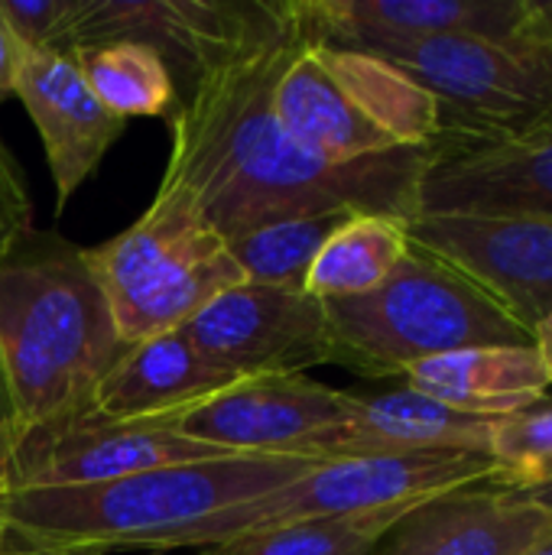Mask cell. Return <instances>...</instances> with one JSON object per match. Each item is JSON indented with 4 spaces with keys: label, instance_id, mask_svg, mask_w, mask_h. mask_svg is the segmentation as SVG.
Here are the masks:
<instances>
[{
    "label": "cell",
    "instance_id": "5b68a950",
    "mask_svg": "<svg viewBox=\"0 0 552 555\" xmlns=\"http://www.w3.org/2000/svg\"><path fill=\"white\" fill-rule=\"evenodd\" d=\"M124 345L179 332L215 296L244 283L228 241L179 189H156L150 208L117 237L88 247Z\"/></svg>",
    "mask_w": 552,
    "mask_h": 555
},
{
    "label": "cell",
    "instance_id": "2e32d148",
    "mask_svg": "<svg viewBox=\"0 0 552 555\" xmlns=\"http://www.w3.org/2000/svg\"><path fill=\"white\" fill-rule=\"evenodd\" d=\"M495 423L442 406L410 387L387 393H351L348 423L325 442L322 459L374 452H472L491 455Z\"/></svg>",
    "mask_w": 552,
    "mask_h": 555
},
{
    "label": "cell",
    "instance_id": "d4e9b609",
    "mask_svg": "<svg viewBox=\"0 0 552 555\" xmlns=\"http://www.w3.org/2000/svg\"><path fill=\"white\" fill-rule=\"evenodd\" d=\"M407 511L368 514V517H316L280 527L241 533L221 546L198 555H371L384 533Z\"/></svg>",
    "mask_w": 552,
    "mask_h": 555
},
{
    "label": "cell",
    "instance_id": "52a82bcc",
    "mask_svg": "<svg viewBox=\"0 0 552 555\" xmlns=\"http://www.w3.org/2000/svg\"><path fill=\"white\" fill-rule=\"evenodd\" d=\"M491 455L472 452H374L319 459L286 488L228 511L221 517V543L293 520L410 511L452 488L491 481Z\"/></svg>",
    "mask_w": 552,
    "mask_h": 555
},
{
    "label": "cell",
    "instance_id": "1f68e13d",
    "mask_svg": "<svg viewBox=\"0 0 552 555\" xmlns=\"http://www.w3.org/2000/svg\"><path fill=\"white\" fill-rule=\"evenodd\" d=\"M0 429H10V433L16 436V416H13V400H10V387H7L3 361H0Z\"/></svg>",
    "mask_w": 552,
    "mask_h": 555
},
{
    "label": "cell",
    "instance_id": "7402d4cb",
    "mask_svg": "<svg viewBox=\"0 0 552 555\" xmlns=\"http://www.w3.org/2000/svg\"><path fill=\"white\" fill-rule=\"evenodd\" d=\"M72 59L78 62L98 101L120 120L130 117H163L169 124L176 120L182 107V94L166 59L153 46L133 39H107V42L75 46Z\"/></svg>",
    "mask_w": 552,
    "mask_h": 555
},
{
    "label": "cell",
    "instance_id": "484cf974",
    "mask_svg": "<svg viewBox=\"0 0 552 555\" xmlns=\"http://www.w3.org/2000/svg\"><path fill=\"white\" fill-rule=\"evenodd\" d=\"M491 481L508 491L552 485V397H540L514 416L495 423Z\"/></svg>",
    "mask_w": 552,
    "mask_h": 555
},
{
    "label": "cell",
    "instance_id": "8d00e7d4",
    "mask_svg": "<svg viewBox=\"0 0 552 555\" xmlns=\"http://www.w3.org/2000/svg\"><path fill=\"white\" fill-rule=\"evenodd\" d=\"M0 555H23V553H13V550H3V553Z\"/></svg>",
    "mask_w": 552,
    "mask_h": 555
},
{
    "label": "cell",
    "instance_id": "4dcf8cb0",
    "mask_svg": "<svg viewBox=\"0 0 552 555\" xmlns=\"http://www.w3.org/2000/svg\"><path fill=\"white\" fill-rule=\"evenodd\" d=\"M534 348L540 351V358H543V364H547V374H550L552 380V315L547 322L537 325V332H534Z\"/></svg>",
    "mask_w": 552,
    "mask_h": 555
},
{
    "label": "cell",
    "instance_id": "9a60e30c",
    "mask_svg": "<svg viewBox=\"0 0 552 555\" xmlns=\"http://www.w3.org/2000/svg\"><path fill=\"white\" fill-rule=\"evenodd\" d=\"M16 98L42 137L49 176L55 185V215H62L72 195L91 179L107 150L117 143L127 120L98 101L72 52L59 49L26 52Z\"/></svg>",
    "mask_w": 552,
    "mask_h": 555
},
{
    "label": "cell",
    "instance_id": "e575fe53",
    "mask_svg": "<svg viewBox=\"0 0 552 555\" xmlns=\"http://www.w3.org/2000/svg\"><path fill=\"white\" fill-rule=\"evenodd\" d=\"M3 498H7V478H0V553L7 550V514H3Z\"/></svg>",
    "mask_w": 552,
    "mask_h": 555
},
{
    "label": "cell",
    "instance_id": "f1b7e54d",
    "mask_svg": "<svg viewBox=\"0 0 552 555\" xmlns=\"http://www.w3.org/2000/svg\"><path fill=\"white\" fill-rule=\"evenodd\" d=\"M552 75V0H524V16L508 42Z\"/></svg>",
    "mask_w": 552,
    "mask_h": 555
},
{
    "label": "cell",
    "instance_id": "d590c367",
    "mask_svg": "<svg viewBox=\"0 0 552 555\" xmlns=\"http://www.w3.org/2000/svg\"><path fill=\"white\" fill-rule=\"evenodd\" d=\"M524 555H552V533L547 537V540H540L537 546H530Z\"/></svg>",
    "mask_w": 552,
    "mask_h": 555
},
{
    "label": "cell",
    "instance_id": "277c9868",
    "mask_svg": "<svg viewBox=\"0 0 552 555\" xmlns=\"http://www.w3.org/2000/svg\"><path fill=\"white\" fill-rule=\"evenodd\" d=\"M325 319L332 364L371 380L465 348L534 345L495 299L416 244L377 289L325 302Z\"/></svg>",
    "mask_w": 552,
    "mask_h": 555
},
{
    "label": "cell",
    "instance_id": "e0dca14e",
    "mask_svg": "<svg viewBox=\"0 0 552 555\" xmlns=\"http://www.w3.org/2000/svg\"><path fill=\"white\" fill-rule=\"evenodd\" d=\"M231 384L234 377L211 367L179 328L127 345L120 361L94 390L91 413L107 420H163Z\"/></svg>",
    "mask_w": 552,
    "mask_h": 555
},
{
    "label": "cell",
    "instance_id": "7c38bea8",
    "mask_svg": "<svg viewBox=\"0 0 552 555\" xmlns=\"http://www.w3.org/2000/svg\"><path fill=\"white\" fill-rule=\"evenodd\" d=\"M407 237L472 280L530 338L552 315V218L416 215Z\"/></svg>",
    "mask_w": 552,
    "mask_h": 555
},
{
    "label": "cell",
    "instance_id": "83f0119b",
    "mask_svg": "<svg viewBox=\"0 0 552 555\" xmlns=\"http://www.w3.org/2000/svg\"><path fill=\"white\" fill-rule=\"evenodd\" d=\"M33 198L26 189V179L10 156V150L0 140V257L26 234L33 231Z\"/></svg>",
    "mask_w": 552,
    "mask_h": 555
},
{
    "label": "cell",
    "instance_id": "30bf717a",
    "mask_svg": "<svg viewBox=\"0 0 552 555\" xmlns=\"http://www.w3.org/2000/svg\"><path fill=\"white\" fill-rule=\"evenodd\" d=\"M224 455L228 452L185 439L156 420H107L85 413L16 439L3 478L7 491L91 488L166 465Z\"/></svg>",
    "mask_w": 552,
    "mask_h": 555
},
{
    "label": "cell",
    "instance_id": "44dd1931",
    "mask_svg": "<svg viewBox=\"0 0 552 555\" xmlns=\"http://www.w3.org/2000/svg\"><path fill=\"white\" fill-rule=\"evenodd\" d=\"M329 75L345 98L368 117L394 146H429L442 133V114L429 91L371 52L316 42Z\"/></svg>",
    "mask_w": 552,
    "mask_h": 555
},
{
    "label": "cell",
    "instance_id": "7a4b0ae2",
    "mask_svg": "<svg viewBox=\"0 0 552 555\" xmlns=\"http://www.w3.org/2000/svg\"><path fill=\"white\" fill-rule=\"evenodd\" d=\"M319 459L224 455L166 465L91 488L7 491V550L111 555L218 546L221 517L296 481Z\"/></svg>",
    "mask_w": 552,
    "mask_h": 555
},
{
    "label": "cell",
    "instance_id": "ac0fdd59",
    "mask_svg": "<svg viewBox=\"0 0 552 555\" xmlns=\"http://www.w3.org/2000/svg\"><path fill=\"white\" fill-rule=\"evenodd\" d=\"M296 13L312 42L345 33H468L511 42L524 16V0H296Z\"/></svg>",
    "mask_w": 552,
    "mask_h": 555
},
{
    "label": "cell",
    "instance_id": "f546056e",
    "mask_svg": "<svg viewBox=\"0 0 552 555\" xmlns=\"http://www.w3.org/2000/svg\"><path fill=\"white\" fill-rule=\"evenodd\" d=\"M23 62H26V49L13 36L10 23L0 13V101L16 98V81H20Z\"/></svg>",
    "mask_w": 552,
    "mask_h": 555
},
{
    "label": "cell",
    "instance_id": "8992f818",
    "mask_svg": "<svg viewBox=\"0 0 552 555\" xmlns=\"http://www.w3.org/2000/svg\"><path fill=\"white\" fill-rule=\"evenodd\" d=\"M325 42L371 52L429 91L442 114L439 137H504L552 114L550 72L498 39L345 33Z\"/></svg>",
    "mask_w": 552,
    "mask_h": 555
},
{
    "label": "cell",
    "instance_id": "5bb4252c",
    "mask_svg": "<svg viewBox=\"0 0 552 555\" xmlns=\"http://www.w3.org/2000/svg\"><path fill=\"white\" fill-rule=\"evenodd\" d=\"M552 533V511L478 481L410 507L371 555H524Z\"/></svg>",
    "mask_w": 552,
    "mask_h": 555
},
{
    "label": "cell",
    "instance_id": "9c48e42d",
    "mask_svg": "<svg viewBox=\"0 0 552 555\" xmlns=\"http://www.w3.org/2000/svg\"><path fill=\"white\" fill-rule=\"evenodd\" d=\"M182 335L234 380L332 364L325 302L280 286L238 283L189 319Z\"/></svg>",
    "mask_w": 552,
    "mask_h": 555
},
{
    "label": "cell",
    "instance_id": "d6986e66",
    "mask_svg": "<svg viewBox=\"0 0 552 555\" xmlns=\"http://www.w3.org/2000/svg\"><path fill=\"white\" fill-rule=\"evenodd\" d=\"M407 387L468 416L504 420L547 397V364L534 345L465 348L413 364Z\"/></svg>",
    "mask_w": 552,
    "mask_h": 555
},
{
    "label": "cell",
    "instance_id": "4fadbf2b",
    "mask_svg": "<svg viewBox=\"0 0 552 555\" xmlns=\"http://www.w3.org/2000/svg\"><path fill=\"white\" fill-rule=\"evenodd\" d=\"M270 3H228V0H78L62 52L88 42L133 39L153 46L182 94H192L198 75L247 42Z\"/></svg>",
    "mask_w": 552,
    "mask_h": 555
},
{
    "label": "cell",
    "instance_id": "4316f807",
    "mask_svg": "<svg viewBox=\"0 0 552 555\" xmlns=\"http://www.w3.org/2000/svg\"><path fill=\"white\" fill-rule=\"evenodd\" d=\"M78 0H0V13L26 52L65 49Z\"/></svg>",
    "mask_w": 552,
    "mask_h": 555
},
{
    "label": "cell",
    "instance_id": "d6a6232c",
    "mask_svg": "<svg viewBox=\"0 0 552 555\" xmlns=\"http://www.w3.org/2000/svg\"><path fill=\"white\" fill-rule=\"evenodd\" d=\"M13 446H16V436H13L10 429H0V478L7 475V465H10Z\"/></svg>",
    "mask_w": 552,
    "mask_h": 555
},
{
    "label": "cell",
    "instance_id": "603a6c76",
    "mask_svg": "<svg viewBox=\"0 0 552 555\" xmlns=\"http://www.w3.org/2000/svg\"><path fill=\"white\" fill-rule=\"evenodd\" d=\"M407 224L384 215H348L322 244L306 293L332 302L377 289L407 257Z\"/></svg>",
    "mask_w": 552,
    "mask_h": 555
},
{
    "label": "cell",
    "instance_id": "cb8c5ba5",
    "mask_svg": "<svg viewBox=\"0 0 552 555\" xmlns=\"http://www.w3.org/2000/svg\"><path fill=\"white\" fill-rule=\"evenodd\" d=\"M345 218H348L345 211H335V215L277 221V224L257 228L238 241H228V250H231L244 283L306 293V280H309V270H312L322 244L332 237V231Z\"/></svg>",
    "mask_w": 552,
    "mask_h": 555
},
{
    "label": "cell",
    "instance_id": "8fae6325",
    "mask_svg": "<svg viewBox=\"0 0 552 555\" xmlns=\"http://www.w3.org/2000/svg\"><path fill=\"white\" fill-rule=\"evenodd\" d=\"M420 215L552 218V114L504 137H436Z\"/></svg>",
    "mask_w": 552,
    "mask_h": 555
},
{
    "label": "cell",
    "instance_id": "3957f363",
    "mask_svg": "<svg viewBox=\"0 0 552 555\" xmlns=\"http://www.w3.org/2000/svg\"><path fill=\"white\" fill-rule=\"evenodd\" d=\"M124 351L88 247L26 231L0 257V361L16 439L91 413Z\"/></svg>",
    "mask_w": 552,
    "mask_h": 555
},
{
    "label": "cell",
    "instance_id": "ffe728a7",
    "mask_svg": "<svg viewBox=\"0 0 552 555\" xmlns=\"http://www.w3.org/2000/svg\"><path fill=\"white\" fill-rule=\"evenodd\" d=\"M273 111L283 130L325 163H355L400 150L345 98L312 39H306L280 72L273 85Z\"/></svg>",
    "mask_w": 552,
    "mask_h": 555
},
{
    "label": "cell",
    "instance_id": "ba28073f",
    "mask_svg": "<svg viewBox=\"0 0 552 555\" xmlns=\"http://www.w3.org/2000/svg\"><path fill=\"white\" fill-rule=\"evenodd\" d=\"M156 423L228 455L322 459L325 442L348 423V390L306 374L247 377Z\"/></svg>",
    "mask_w": 552,
    "mask_h": 555
},
{
    "label": "cell",
    "instance_id": "836d02e7",
    "mask_svg": "<svg viewBox=\"0 0 552 555\" xmlns=\"http://www.w3.org/2000/svg\"><path fill=\"white\" fill-rule=\"evenodd\" d=\"M530 501H537L540 507H547V511H552V485H543V488H534V491H524Z\"/></svg>",
    "mask_w": 552,
    "mask_h": 555
},
{
    "label": "cell",
    "instance_id": "6da1fadb",
    "mask_svg": "<svg viewBox=\"0 0 552 555\" xmlns=\"http://www.w3.org/2000/svg\"><path fill=\"white\" fill-rule=\"evenodd\" d=\"M306 39L296 0L270 3L264 26L198 75L172 120V153L159 185L185 192L224 241L335 211L403 224L420 215L429 146L325 163L283 130L273 85Z\"/></svg>",
    "mask_w": 552,
    "mask_h": 555
}]
</instances>
